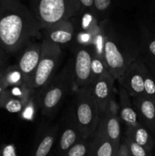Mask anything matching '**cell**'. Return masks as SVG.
<instances>
[{"mask_svg":"<svg viewBox=\"0 0 155 156\" xmlns=\"http://www.w3.org/2000/svg\"><path fill=\"white\" fill-rule=\"evenodd\" d=\"M42 28L21 0H0V47L7 54L24 48Z\"/></svg>","mask_w":155,"mask_h":156,"instance_id":"6da1fadb","label":"cell"},{"mask_svg":"<svg viewBox=\"0 0 155 156\" xmlns=\"http://www.w3.org/2000/svg\"><path fill=\"white\" fill-rule=\"evenodd\" d=\"M74 123L83 140H90L98 128L100 114L91 87L77 89L74 101Z\"/></svg>","mask_w":155,"mask_h":156,"instance_id":"7a4b0ae2","label":"cell"},{"mask_svg":"<svg viewBox=\"0 0 155 156\" xmlns=\"http://www.w3.org/2000/svg\"><path fill=\"white\" fill-rule=\"evenodd\" d=\"M33 15L43 29L78 14L81 5L78 0H30Z\"/></svg>","mask_w":155,"mask_h":156,"instance_id":"3957f363","label":"cell"},{"mask_svg":"<svg viewBox=\"0 0 155 156\" xmlns=\"http://www.w3.org/2000/svg\"><path fill=\"white\" fill-rule=\"evenodd\" d=\"M73 85L72 65L68 64L40 92L38 105L41 112L46 116L53 114Z\"/></svg>","mask_w":155,"mask_h":156,"instance_id":"277c9868","label":"cell"},{"mask_svg":"<svg viewBox=\"0 0 155 156\" xmlns=\"http://www.w3.org/2000/svg\"><path fill=\"white\" fill-rule=\"evenodd\" d=\"M41 55L39 64L35 71L31 82L29 85V90L44 88L56 76L62 51L59 45L44 39L41 43Z\"/></svg>","mask_w":155,"mask_h":156,"instance_id":"5b68a950","label":"cell"},{"mask_svg":"<svg viewBox=\"0 0 155 156\" xmlns=\"http://www.w3.org/2000/svg\"><path fill=\"white\" fill-rule=\"evenodd\" d=\"M103 57L108 73L114 79H118L132 62L128 61L115 38L108 34L104 35Z\"/></svg>","mask_w":155,"mask_h":156,"instance_id":"8992f818","label":"cell"},{"mask_svg":"<svg viewBox=\"0 0 155 156\" xmlns=\"http://www.w3.org/2000/svg\"><path fill=\"white\" fill-rule=\"evenodd\" d=\"M94 48L88 46L78 47L72 65L73 79L77 89L91 85V60Z\"/></svg>","mask_w":155,"mask_h":156,"instance_id":"52a82bcc","label":"cell"},{"mask_svg":"<svg viewBox=\"0 0 155 156\" xmlns=\"http://www.w3.org/2000/svg\"><path fill=\"white\" fill-rule=\"evenodd\" d=\"M115 79L106 71L91 84L93 97L98 107L100 118L110 108L112 102V90Z\"/></svg>","mask_w":155,"mask_h":156,"instance_id":"ba28073f","label":"cell"},{"mask_svg":"<svg viewBox=\"0 0 155 156\" xmlns=\"http://www.w3.org/2000/svg\"><path fill=\"white\" fill-rule=\"evenodd\" d=\"M142 65L143 60L135 59L118 79L122 88L127 91L130 97L144 95Z\"/></svg>","mask_w":155,"mask_h":156,"instance_id":"9c48e42d","label":"cell"},{"mask_svg":"<svg viewBox=\"0 0 155 156\" xmlns=\"http://www.w3.org/2000/svg\"><path fill=\"white\" fill-rule=\"evenodd\" d=\"M42 44L37 43H30L24 47L18 60L17 66L24 77L26 85L29 89L35 71L39 64L41 55Z\"/></svg>","mask_w":155,"mask_h":156,"instance_id":"30bf717a","label":"cell"},{"mask_svg":"<svg viewBox=\"0 0 155 156\" xmlns=\"http://www.w3.org/2000/svg\"><path fill=\"white\" fill-rule=\"evenodd\" d=\"M134 107L150 133L155 134V99L146 95L134 96Z\"/></svg>","mask_w":155,"mask_h":156,"instance_id":"8fae6325","label":"cell"},{"mask_svg":"<svg viewBox=\"0 0 155 156\" xmlns=\"http://www.w3.org/2000/svg\"><path fill=\"white\" fill-rule=\"evenodd\" d=\"M115 103V102H114ZM113 101L109 111L100 118V125L106 136L116 146L119 147L121 143V127L119 119L116 114V108Z\"/></svg>","mask_w":155,"mask_h":156,"instance_id":"7c38bea8","label":"cell"},{"mask_svg":"<svg viewBox=\"0 0 155 156\" xmlns=\"http://www.w3.org/2000/svg\"><path fill=\"white\" fill-rule=\"evenodd\" d=\"M119 148L115 146L99 125L97 131L90 140L88 156H112L116 153Z\"/></svg>","mask_w":155,"mask_h":156,"instance_id":"4fadbf2b","label":"cell"},{"mask_svg":"<svg viewBox=\"0 0 155 156\" xmlns=\"http://www.w3.org/2000/svg\"><path fill=\"white\" fill-rule=\"evenodd\" d=\"M44 39L59 45L71 41L74 35V25L70 20L62 21L43 29Z\"/></svg>","mask_w":155,"mask_h":156,"instance_id":"5bb4252c","label":"cell"},{"mask_svg":"<svg viewBox=\"0 0 155 156\" xmlns=\"http://www.w3.org/2000/svg\"><path fill=\"white\" fill-rule=\"evenodd\" d=\"M126 136L129 137L138 145L151 152L153 147V140L150 131L141 123L136 126H129L127 127Z\"/></svg>","mask_w":155,"mask_h":156,"instance_id":"9a60e30c","label":"cell"},{"mask_svg":"<svg viewBox=\"0 0 155 156\" xmlns=\"http://www.w3.org/2000/svg\"><path fill=\"white\" fill-rule=\"evenodd\" d=\"M29 99L15 95L9 88H6L0 94V108L10 113H19L24 111Z\"/></svg>","mask_w":155,"mask_h":156,"instance_id":"2e32d148","label":"cell"},{"mask_svg":"<svg viewBox=\"0 0 155 156\" xmlns=\"http://www.w3.org/2000/svg\"><path fill=\"white\" fill-rule=\"evenodd\" d=\"M120 118L128 126H136L140 124L138 120V115L135 108L132 107L129 98L128 97V92L122 88L120 94Z\"/></svg>","mask_w":155,"mask_h":156,"instance_id":"e0dca14e","label":"cell"},{"mask_svg":"<svg viewBox=\"0 0 155 156\" xmlns=\"http://www.w3.org/2000/svg\"><path fill=\"white\" fill-rule=\"evenodd\" d=\"M58 134V126L50 128L41 136L39 142L36 145L33 156H47L51 151Z\"/></svg>","mask_w":155,"mask_h":156,"instance_id":"ac0fdd59","label":"cell"},{"mask_svg":"<svg viewBox=\"0 0 155 156\" xmlns=\"http://www.w3.org/2000/svg\"><path fill=\"white\" fill-rule=\"evenodd\" d=\"M0 79L6 88L13 87H27L24 77L17 65L6 67L0 73Z\"/></svg>","mask_w":155,"mask_h":156,"instance_id":"d6986e66","label":"cell"},{"mask_svg":"<svg viewBox=\"0 0 155 156\" xmlns=\"http://www.w3.org/2000/svg\"><path fill=\"white\" fill-rule=\"evenodd\" d=\"M81 139L75 123L74 125H70L62 131V135L59 139V151L64 155L70 148L72 147L77 142Z\"/></svg>","mask_w":155,"mask_h":156,"instance_id":"ffe728a7","label":"cell"},{"mask_svg":"<svg viewBox=\"0 0 155 156\" xmlns=\"http://www.w3.org/2000/svg\"><path fill=\"white\" fill-rule=\"evenodd\" d=\"M107 71L103 56L98 54L94 48L91 60V84Z\"/></svg>","mask_w":155,"mask_h":156,"instance_id":"44dd1931","label":"cell"},{"mask_svg":"<svg viewBox=\"0 0 155 156\" xmlns=\"http://www.w3.org/2000/svg\"><path fill=\"white\" fill-rule=\"evenodd\" d=\"M142 73L144 77V95L155 99V78L150 68L143 60Z\"/></svg>","mask_w":155,"mask_h":156,"instance_id":"7402d4cb","label":"cell"},{"mask_svg":"<svg viewBox=\"0 0 155 156\" xmlns=\"http://www.w3.org/2000/svg\"><path fill=\"white\" fill-rule=\"evenodd\" d=\"M90 140L81 139L70 148L63 156H87L89 151Z\"/></svg>","mask_w":155,"mask_h":156,"instance_id":"603a6c76","label":"cell"},{"mask_svg":"<svg viewBox=\"0 0 155 156\" xmlns=\"http://www.w3.org/2000/svg\"><path fill=\"white\" fill-rule=\"evenodd\" d=\"M122 142H124L126 145L132 156H150V152H149L147 149L138 145L129 137H125Z\"/></svg>","mask_w":155,"mask_h":156,"instance_id":"cb8c5ba5","label":"cell"},{"mask_svg":"<svg viewBox=\"0 0 155 156\" xmlns=\"http://www.w3.org/2000/svg\"><path fill=\"white\" fill-rule=\"evenodd\" d=\"M144 45L145 49L150 57L155 62V34L146 31L144 34Z\"/></svg>","mask_w":155,"mask_h":156,"instance_id":"d4e9b609","label":"cell"},{"mask_svg":"<svg viewBox=\"0 0 155 156\" xmlns=\"http://www.w3.org/2000/svg\"><path fill=\"white\" fill-rule=\"evenodd\" d=\"M111 5V0H94L95 11L97 12H104L108 10Z\"/></svg>","mask_w":155,"mask_h":156,"instance_id":"484cf974","label":"cell"},{"mask_svg":"<svg viewBox=\"0 0 155 156\" xmlns=\"http://www.w3.org/2000/svg\"><path fill=\"white\" fill-rule=\"evenodd\" d=\"M0 156H18L14 144H7L2 146L0 150Z\"/></svg>","mask_w":155,"mask_h":156,"instance_id":"4316f807","label":"cell"},{"mask_svg":"<svg viewBox=\"0 0 155 156\" xmlns=\"http://www.w3.org/2000/svg\"><path fill=\"white\" fill-rule=\"evenodd\" d=\"M81 3V8H85L88 11L91 12V14H94L96 12L94 5V0H78Z\"/></svg>","mask_w":155,"mask_h":156,"instance_id":"83f0119b","label":"cell"},{"mask_svg":"<svg viewBox=\"0 0 155 156\" xmlns=\"http://www.w3.org/2000/svg\"><path fill=\"white\" fill-rule=\"evenodd\" d=\"M117 156H132L124 142H122L120 143L119 148L117 152Z\"/></svg>","mask_w":155,"mask_h":156,"instance_id":"f1b7e54d","label":"cell"},{"mask_svg":"<svg viewBox=\"0 0 155 156\" xmlns=\"http://www.w3.org/2000/svg\"><path fill=\"white\" fill-rule=\"evenodd\" d=\"M6 59H7V53L0 47V73L5 69Z\"/></svg>","mask_w":155,"mask_h":156,"instance_id":"f546056e","label":"cell"},{"mask_svg":"<svg viewBox=\"0 0 155 156\" xmlns=\"http://www.w3.org/2000/svg\"><path fill=\"white\" fill-rule=\"evenodd\" d=\"M5 89H6V88H5V86L4 83H3V82L2 81V79H0V94H1L2 93Z\"/></svg>","mask_w":155,"mask_h":156,"instance_id":"4dcf8cb0","label":"cell"},{"mask_svg":"<svg viewBox=\"0 0 155 156\" xmlns=\"http://www.w3.org/2000/svg\"><path fill=\"white\" fill-rule=\"evenodd\" d=\"M150 71H151V73H153V76H154V78H155V66L153 67V70H150Z\"/></svg>","mask_w":155,"mask_h":156,"instance_id":"1f68e13d","label":"cell"},{"mask_svg":"<svg viewBox=\"0 0 155 156\" xmlns=\"http://www.w3.org/2000/svg\"><path fill=\"white\" fill-rule=\"evenodd\" d=\"M117 152H116V153H115V154H113V155H112V156H117Z\"/></svg>","mask_w":155,"mask_h":156,"instance_id":"d6a6232c","label":"cell"},{"mask_svg":"<svg viewBox=\"0 0 155 156\" xmlns=\"http://www.w3.org/2000/svg\"><path fill=\"white\" fill-rule=\"evenodd\" d=\"M29 1H30V0H29Z\"/></svg>","mask_w":155,"mask_h":156,"instance_id":"836d02e7","label":"cell"}]
</instances>
